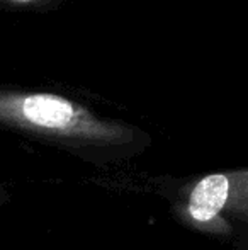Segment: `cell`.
Segmentation results:
<instances>
[{"instance_id": "6da1fadb", "label": "cell", "mask_w": 248, "mask_h": 250, "mask_svg": "<svg viewBox=\"0 0 248 250\" xmlns=\"http://www.w3.org/2000/svg\"><path fill=\"white\" fill-rule=\"evenodd\" d=\"M0 123L48 138L90 145L124 143L131 129L97 118L83 105L51 92L0 89Z\"/></svg>"}, {"instance_id": "3957f363", "label": "cell", "mask_w": 248, "mask_h": 250, "mask_svg": "<svg viewBox=\"0 0 248 250\" xmlns=\"http://www.w3.org/2000/svg\"><path fill=\"white\" fill-rule=\"evenodd\" d=\"M7 2L19 3V5H31V3H38L39 0H7Z\"/></svg>"}, {"instance_id": "7a4b0ae2", "label": "cell", "mask_w": 248, "mask_h": 250, "mask_svg": "<svg viewBox=\"0 0 248 250\" xmlns=\"http://www.w3.org/2000/svg\"><path fill=\"white\" fill-rule=\"evenodd\" d=\"M235 174H212L201 179L189 198L187 211L197 223H209L226 208L231 192L242 181H233Z\"/></svg>"}]
</instances>
